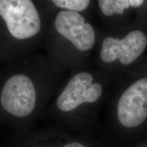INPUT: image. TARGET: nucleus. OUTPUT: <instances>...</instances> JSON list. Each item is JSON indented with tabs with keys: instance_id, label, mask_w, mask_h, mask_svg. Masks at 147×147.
I'll return each instance as SVG.
<instances>
[{
	"instance_id": "1",
	"label": "nucleus",
	"mask_w": 147,
	"mask_h": 147,
	"mask_svg": "<svg viewBox=\"0 0 147 147\" xmlns=\"http://www.w3.org/2000/svg\"><path fill=\"white\" fill-rule=\"evenodd\" d=\"M0 16L14 38L24 40L40 32L41 21L30 0H0Z\"/></svg>"
},
{
	"instance_id": "2",
	"label": "nucleus",
	"mask_w": 147,
	"mask_h": 147,
	"mask_svg": "<svg viewBox=\"0 0 147 147\" xmlns=\"http://www.w3.org/2000/svg\"><path fill=\"white\" fill-rule=\"evenodd\" d=\"M36 102L34 85L25 75H13L3 86L1 95V106L7 113L14 117H28L34 111Z\"/></svg>"
},
{
	"instance_id": "3",
	"label": "nucleus",
	"mask_w": 147,
	"mask_h": 147,
	"mask_svg": "<svg viewBox=\"0 0 147 147\" xmlns=\"http://www.w3.org/2000/svg\"><path fill=\"white\" fill-rule=\"evenodd\" d=\"M119 122L126 127H135L147 117V78L139 79L127 89L118 102Z\"/></svg>"
},
{
	"instance_id": "4",
	"label": "nucleus",
	"mask_w": 147,
	"mask_h": 147,
	"mask_svg": "<svg viewBox=\"0 0 147 147\" xmlns=\"http://www.w3.org/2000/svg\"><path fill=\"white\" fill-rule=\"evenodd\" d=\"M102 87L100 83H93V76L89 73H79L69 80L59 96L57 105L63 112H69L83 103H93L100 98Z\"/></svg>"
},
{
	"instance_id": "5",
	"label": "nucleus",
	"mask_w": 147,
	"mask_h": 147,
	"mask_svg": "<svg viewBox=\"0 0 147 147\" xmlns=\"http://www.w3.org/2000/svg\"><path fill=\"white\" fill-rule=\"evenodd\" d=\"M146 45V36L139 30L129 32L122 40L108 37L103 41L100 57L106 63L119 59L123 65H129L144 52Z\"/></svg>"
},
{
	"instance_id": "6",
	"label": "nucleus",
	"mask_w": 147,
	"mask_h": 147,
	"mask_svg": "<svg viewBox=\"0 0 147 147\" xmlns=\"http://www.w3.org/2000/svg\"><path fill=\"white\" fill-rule=\"evenodd\" d=\"M55 26L57 32L69 40L76 49L88 51L94 46V29L81 14L73 11H61L57 16Z\"/></svg>"
},
{
	"instance_id": "7",
	"label": "nucleus",
	"mask_w": 147,
	"mask_h": 147,
	"mask_svg": "<svg viewBox=\"0 0 147 147\" xmlns=\"http://www.w3.org/2000/svg\"><path fill=\"white\" fill-rule=\"evenodd\" d=\"M98 4L104 15L110 16L117 13L122 14L130 6L128 0H100Z\"/></svg>"
},
{
	"instance_id": "8",
	"label": "nucleus",
	"mask_w": 147,
	"mask_h": 147,
	"mask_svg": "<svg viewBox=\"0 0 147 147\" xmlns=\"http://www.w3.org/2000/svg\"><path fill=\"white\" fill-rule=\"evenodd\" d=\"M52 1L61 8L76 12L84 10L90 3L89 0H53Z\"/></svg>"
},
{
	"instance_id": "9",
	"label": "nucleus",
	"mask_w": 147,
	"mask_h": 147,
	"mask_svg": "<svg viewBox=\"0 0 147 147\" xmlns=\"http://www.w3.org/2000/svg\"><path fill=\"white\" fill-rule=\"evenodd\" d=\"M32 147V146H31ZM36 147H39L38 146H36ZM41 147V146H40ZM61 147H87L85 145H84L83 144L80 142H71L67 143V144H64L63 146H62Z\"/></svg>"
},
{
	"instance_id": "10",
	"label": "nucleus",
	"mask_w": 147,
	"mask_h": 147,
	"mask_svg": "<svg viewBox=\"0 0 147 147\" xmlns=\"http://www.w3.org/2000/svg\"><path fill=\"white\" fill-rule=\"evenodd\" d=\"M144 3V1L142 0H130L129 4L133 8H138L142 5V3Z\"/></svg>"
}]
</instances>
